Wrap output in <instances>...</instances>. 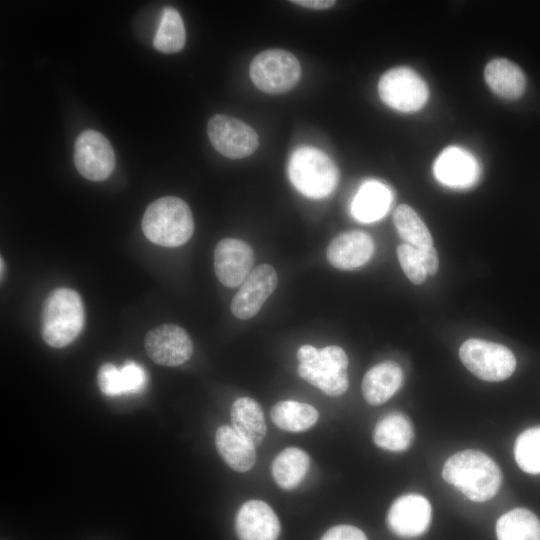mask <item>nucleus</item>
<instances>
[{
	"instance_id": "f257e3e1",
	"label": "nucleus",
	"mask_w": 540,
	"mask_h": 540,
	"mask_svg": "<svg viewBox=\"0 0 540 540\" xmlns=\"http://www.w3.org/2000/svg\"><path fill=\"white\" fill-rule=\"evenodd\" d=\"M442 476L447 483L458 488L474 502L493 498L502 483V473L495 461L473 449L449 457L444 464Z\"/></svg>"
},
{
	"instance_id": "f03ea898",
	"label": "nucleus",
	"mask_w": 540,
	"mask_h": 540,
	"mask_svg": "<svg viewBox=\"0 0 540 540\" xmlns=\"http://www.w3.org/2000/svg\"><path fill=\"white\" fill-rule=\"evenodd\" d=\"M142 230L146 238L160 246L178 247L194 232V219L188 204L174 196L161 197L145 210Z\"/></svg>"
},
{
	"instance_id": "7ed1b4c3",
	"label": "nucleus",
	"mask_w": 540,
	"mask_h": 540,
	"mask_svg": "<svg viewBox=\"0 0 540 540\" xmlns=\"http://www.w3.org/2000/svg\"><path fill=\"white\" fill-rule=\"evenodd\" d=\"M85 324L81 296L69 288L53 290L42 309V337L51 347L62 348L72 343Z\"/></svg>"
},
{
	"instance_id": "20e7f679",
	"label": "nucleus",
	"mask_w": 540,
	"mask_h": 540,
	"mask_svg": "<svg viewBox=\"0 0 540 540\" xmlns=\"http://www.w3.org/2000/svg\"><path fill=\"white\" fill-rule=\"evenodd\" d=\"M288 175L300 193L315 199L331 194L338 182V170L330 157L309 146L299 147L293 152Z\"/></svg>"
},
{
	"instance_id": "39448f33",
	"label": "nucleus",
	"mask_w": 540,
	"mask_h": 540,
	"mask_svg": "<svg viewBox=\"0 0 540 540\" xmlns=\"http://www.w3.org/2000/svg\"><path fill=\"white\" fill-rule=\"evenodd\" d=\"M459 357L471 373L489 382L507 379L516 368V358L509 348L477 338L468 339L461 345Z\"/></svg>"
},
{
	"instance_id": "423d86ee",
	"label": "nucleus",
	"mask_w": 540,
	"mask_h": 540,
	"mask_svg": "<svg viewBox=\"0 0 540 540\" xmlns=\"http://www.w3.org/2000/svg\"><path fill=\"white\" fill-rule=\"evenodd\" d=\"M253 84L269 94H280L292 89L300 79L301 66L291 52L269 49L257 54L250 64Z\"/></svg>"
},
{
	"instance_id": "0eeeda50",
	"label": "nucleus",
	"mask_w": 540,
	"mask_h": 540,
	"mask_svg": "<svg viewBox=\"0 0 540 540\" xmlns=\"http://www.w3.org/2000/svg\"><path fill=\"white\" fill-rule=\"evenodd\" d=\"M378 93L383 103L400 112L419 110L429 94L425 81L409 67L387 70L378 82Z\"/></svg>"
},
{
	"instance_id": "6e6552de",
	"label": "nucleus",
	"mask_w": 540,
	"mask_h": 540,
	"mask_svg": "<svg viewBox=\"0 0 540 540\" xmlns=\"http://www.w3.org/2000/svg\"><path fill=\"white\" fill-rule=\"evenodd\" d=\"M348 357L339 346H326L309 363L299 364V376L329 396H340L349 386Z\"/></svg>"
},
{
	"instance_id": "1a4fd4ad",
	"label": "nucleus",
	"mask_w": 540,
	"mask_h": 540,
	"mask_svg": "<svg viewBox=\"0 0 540 540\" xmlns=\"http://www.w3.org/2000/svg\"><path fill=\"white\" fill-rule=\"evenodd\" d=\"M207 134L212 146L230 159L248 157L259 145V137L252 127L224 114H216L209 119Z\"/></svg>"
},
{
	"instance_id": "9d476101",
	"label": "nucleus",
	"mask_w": 540,
	"mask_h": 540,
	"mask_svg": "<svg viewBox=\"0 0 540 540\" xmlns=\"http://www.w3.org/2000/svg\"><path fill=\"white\" fill-rule=\"evenodd\" d=\"M74 163L88 180L102 181L115 168V153L108 139L98 131L85 130L75 141Z\"/></svg>"
},
{
	"instance_id": "9b49d317",
	"label": "nucleus",
	"mask_w": 540,
	"mask_h": 540,
	"mask_svg": "<svg viewBox=\"0 0 540 540\" xmlns=\"http://www.w3.org/2000/svg\"><path fill=\"white\" fill-rule=\"evenodd\" d=\"M145 349L153 362L163 366H178L190 359L193 344L183 328L163 324L146 334Z\"/></svg>"
},
{
	"instance_id": "f8f14e48",
	"label": "nucleus",
	"mask_w": 540,
	"mask_h": 540,
	"mask_svg": "<svg viewBox=\"0 0 540 540\" xmlns=\"http://www.w3.org/2000/svg\"><path fill=\"white\" fill-rule=\"evenodd\" d=\"M277 283V273L273 266L262 264L252 269L232 299L230 309L233 315L242 320L254 317L271 296Z\"/></svg>"
},
{
	"instance_id": "ddd939ff",
	"label": "nucleus",
	"mask_w": 540,
	"mask_h": 540,
	"mask_svg": "<svg viewBox=\"0 0 540 540\" xmlns=\"http://www.w3.org/2000/svg\"><path fill=\"white\" fill-rule=\"evenodd\" d=\"M431 518L432 508L424 496L406 494L391 505L387 514V524L395 535L413 538L428 529Z\"/></svg>"
},
{
	"instance_id": "4468645a",
	"label": "nucleus",
	"mask_w": 540,
	"mask_h": 540,
	"mask_svg": "<svg viewBox=\"0 0 540 540\" xmlns=\"http://www.w3.org/2000/svg\"><path fill=\"white\" fill-rule=\"evenodd\" d=\"M253 263L252 248L240 239H222L215 248V274L226 287L234 288L242 284L252 271Z\"/></svg>"
},
{
	"instance_id": "2eb2a0df",
	"label": "nucleus",
	"mask_w": 540,
	"mask_h": 540,
	"mask_svg": "<svg viewBox=\"0 0 540 540\" xmlns=\"http://www.w3.org/2000/svg\"><path fill=\"white\" fill-rule=\"evenodd\" d=\"M235 529L240 540H277L280 522L267 503L249 500L236 514Z\"/></svg>"
},
{
	"instance_id": "dca6fc26",
	"label": "nucleus",
	"mask_w": 540,
	"mask_h": 540,
	"mask_svg": "<svg viewBox=\"0 0 540 540\" xmlns=\"http://www.w3.org/2000/svg\"><path fill=\"white\" fill-rule=\"evenodd\" d=\"M374 241L360 230L346 231L331 240L326 256L332 266L353 270L366 264L374 253Z\"/></svg>"
},
{
	"instance_id": "f3484780",
	"label": "nucleus",
	"mask_w": 540,
	"mask_h": 540,
	"mask_svg": "<svg viewBox=\"0 0 540 540\" xmlns=\"http://www.w3.org/2000/svg\"><path fill=\"white\" fill-rule=\"evenodd\" d=\"M438 181L451 187H467L479 176V165L465 149L451 146L444 149L434 163Z\"/></svg>"
},
{
	"instance_id": "a211bd4d",
	"label": "nucleus",
	"mask_w": 540,
	"mask_h": 540,
	"mask_svg": "<svg viewBox=\"0 0 540 540\" xmlns=\"http://www.w3.org/2000/svg\"><path fill=\"white\" fill-rule=\"evenodd\" d=\"M403 381L401 367L394 361H384L370 368L362 381V393L371 405H380L389 400Z\"/></svg>"
},
{
	"instance_id": "6ab92c4d",
	"label": "nucleus",
	"mask_w": 540,
	"mask_h": 540,
	"mask_svg": "<svg viewBox=\"0 0 540 540\" xmlns=\"http://www.w3.org/2000/svg\"><path fill=\"white\" fill-rule=\"evenodd\" d=\"M484 76L489 88L501 98L517 99L526 88L521 68L505 58L491 60L485 67Z\"/></svg>"
},
{
	"instance_id": "aec40b11",
	"label": "nucleus",
	"mask_w": 540,
	"mask_h": 540,
	"mask_svg": "<svg viewBox=\"0 0 540 540\" xmlns=\"http://www.w3.org/2000/svg\"><path fill=\"white\" fill-rule=\"evenodd\" d=\"M215 445L220 456L234 471L246 472L254 466L255 447L240 436L233 427L220 426L215 434Z\"/></svg>"
},
{
	"instance_id": "412c9836",
	"label": "nucleus",
	"mask_w": 540,
	"mask_h": 540,
	"mask_svg": "<svg viewBox=\"0 0 540 540\" xmlns=\"http://www.w3.org/2000/svg\"><path fill=\"white\" fill-rule=\"evenodd\" d=\"M233 429L254 447L266 436V423L260 405L252 398L240 397L231 407Z\"/></svg>"
},
{
	"instance_id": "4be33fe9",
	"label": "nucleus",
	"mask_w": 540,
	"mask_h": 540,
	"mask_svg": "<svg viewBox=\"0 0 540 540\" xmlns=\"http://www.w3.org/2000/svg\"><path fill=\"white\" fill-rule=\"evenodd\" d=\"M414 438L410 420L400 412L384 416L376 424L373 432L374 443L388 451H404L409 448Z\"/></svg>"
},
{
	"instance_id": "5701e85b",
	"label": "nucleus",
	"mask_w": 540,
	"mask_h": 540,
	"mask_svg": "<svg viewBox=\"0 0 540 540\" xmlns=\"http://www.w3.org/2000/svg\"><path fill=\"white\" fill-rule=\"evenodd\" d=\"M390 203V190L380 182L368 181L360 187L353 199L351 213L361 222L376 221L385 215Z\"/></svg>"
},
{
	"instance_id": "b1692460",
	"label": "nucleus",
	"mask_w": 540,
	"mask_h": 540,
	"mask_svg": "<svg viewBox=\"0 0 540 540\" xmlns=\"http://www.w3.org/2000/svg\"><path fill=\"white\" fill-rule=\"evenodd\" d=\"M310 466L308 454L297 447L283 449L272 462V476L275 482L285 490L296 488Z\"/></svg>"
},
{
	"instance_id": "393cba45",
	"label": "nucleus",
	"mask_w": 540,
	"mask_h": 540,
	"mask_svg": "<svg viewBox=\"0 0 540 540\" xmlns=\"http://www.w3.org/2000/svg\"><path fill=\"white\" fill-rule=\"evenodd\" d=\"M496 535L498 540H540V520L528 509L510 510L498 519Z\"/></svg>"
},
{
	"instance_id": "a878e982",
	"label": "nucleus",
	"mask_w": 540,
	"mask_h": 540,
	"mask_svg": "<svg viewBox=\"0 0 540 540\" xmlns=\"http://www.w3.org/2000/svg\"><path fill=\"white\" fill-rule=\"evenodd\" d=\"M273 423L282 430L302 432L318 420V411L307 403L286 400L276 403L270 412Z\"/></svg>"
},
{
	"instance_id": "bb28decb",
	"label": "nucleus",
	"mask_w": 540,
	"mask_h": 540,
	"mask_svg": "<svg viewBox=\"0 0 540 540\" xmlns=\"http://www.w3.org/2000/svg\"><path fill=\"white\" fill-rule=\"evenodd\" d=\"M186 32L179 12L171 6L165 7L153 38V46L163 53H176L183 49Z\"/></svg>"
},
{
	"instance_id": "cd10ccee",
	"label": "nucleus",
	"mask_w": 540,
	"mask_h": 540,
	"mask_svg": "<svg viewBox=\"0 0 540 540\" xmlns=\"http://www.w3.org/2000/svg\"><path fill=\"white\" fill-rule=\"evenodd\" d=\"M393 222L399 236L407 244L417 249L433 246V239L427 226L409 205L401 204L396 207Z\"/></svg>"
},
{
	"instance_id": "c85d7f7f",
	"label": "nucleus",
	"mask_w": 540,
	"mask_h": 540,
	"mask_svg": "<svg viewBox=\"0 0 540 540\" xmlns=\"http://www.w3.org/2000/svg\"><path fill=\"white\" fill-rule=\"evenodd\" d=\"M514 457L526 473H540V426L523 431L516 439Z\"/></svg>"
},
{
	"instance_id": "c756f323",
	"label": "nucleus",
	"mask_w": 540,
	"mask_h": 540,
	"mask_svg": "<svg viewBox=\"0 0 540 540\" xmlns=\"http://www.w3.org/2000/svg\"><path fill=\"white\" fill-rule=\"evenodd\" d=\"M397 257L403 272L412 283L420 285L425 282L427 272L417 248L407 243L400 244L397 247Z\"/></svg>"
},
{
	"instance_id": "7c9ffc66",
	"label": "nucleus",
	"mask_w": 540,
	"mask_h": 540,
	"mask_svg": "<svg viewBox=\"0 0 540 540\" xmlns=\"http://www.w3.org/2000/svg\"><path fill=\"white\" fill-rule=\"evenodd\" d=\"M123 394L138 393L147 383V374L144 368L134 361H127L120 369Z\"/></svg>"
},
{
	"instance_id": "2f4dec72",
	"label": "nucleus",
	"mask_w": 540,
	"mask_h": 540,
	"mask_svg": "<svg viewBox=\"0 0 540 540\" xmlns=\"http://www.w3.org/2000/svg\"><path fill=\"white\" fill-rule=\"evenodd\" d=\"M98 385L107 396L123 395L120 369L111 363L103 364L98 371Z\"/></svg>"
},
{
	"instance_id": "473e14b6",
	"label": "nucleus",
	"mask_w": 540,
	"mask_h": 540,
	"mask_svg": "<svg viewBox=\"0 0 540 540\" xmlns=\"http://www.w3.org/2000/svg\"><path fill=\"white\" fill-rule=\"evenodd\" d=\"M320 540H367V537L355 526L337 525L328 529Z\"/></svg>"
},
{
	"instance_id": "72a5a7b5",
	"label": "nucleus",
	"mask_w": 540,
	"mask_h": 540,
	"mask_svg": "<svg viewBox=\"0 0 540 540\" xmlns=\"http://www.w3.org/2000/svg\"><path fill=\"white\" fill-rule=\"evenodd\" d=\"M423 266L429 275H434L438 271L439 260L437 251L433 246L418 249Z\"/></svg>"
},
{
	"instance_id": "f704fd0d",
	"label": "nucleus",
	"mask_w": 540,
	"mask_h": 540,
	"mask_svg": "<svg viewBox=\"0 0 540 540\" xmlns=\"http://www.w3.org/2000/svg\"><path fill=\"white\" fill-rule=\"evenodd\" d=\"M293 4L315 9V10H323L332 7L335 4V1L332 0H294L290 1Z\"/></svg>"
},
{
	"instance_id": "c9c22d12",
	"label": "nucleus",
	"mask_w": 540,
	"mask_h": 540,
	"mask_svg": "<svg viewBox=\"0 0 540 540\" xmlns=\"http://www.w3.org/2000/svg\"><path fill=\"white\" fill-rule=\"evenodd\" d=\"M3 263H4V261H3V258L1 257V262H0V264H1V277H3V271H4Z\"/></svg>"
}]
</instances>
